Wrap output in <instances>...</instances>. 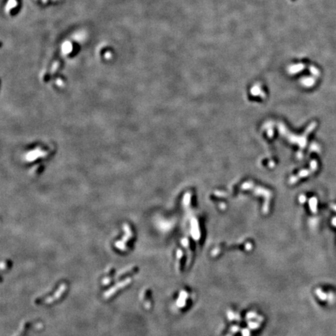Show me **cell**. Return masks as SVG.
Returning <instances> with one entry per match:
<instances>
[{
	"label": "cell",
	"mask_w": 336,
	"mask_h": 336,
	"mask_svg": "<svg viewBox=\"0 0 336 336\" xmlns=\"http://www.w3.org/2000/svg\"><path fill=\"white\" fill-rule=\"evenodd\" d=\"M138 271V267H129L125 268L123 270H121L119 273L118 277L119 278H123V277H128V275H132V274L136 273Z\"/></svg>",
	"instance_id": "obj_5"
},
{
	"label": "cell",
	"mask_w": 336,
	"mask_h": 336,
	"mask_svg": "<svg viewBox=\"0 0 336 336\" xmlns=\"http://www.w3.org/2000/svg\"><path fill=\"white\" fill-rule=\"evenodd\" d=\"M140 301L143 303V306H144L145 309H149L151 307V302H150V292L148 289H144L141 292L139 295Z\"/></svg>",
	"instance_id": "obj_3"
},
{
	"label": "cell",
	"mask_w": 336,
	"mask_h": 336,
	"mask_svg": "<svg viewBox=\"0 0 336 336\" xmlns=\"http://www.w3.org/2000/svg\"><path fill=\"white\" fill-rule=\"evenodd\" d=\"M67 289H68V286H67V285L65 284V283H62V284H61L60 286H59V287H58V289H57V291L55 292V295L52 297V298L46 299L45 303H52L55 302V301H58L59 299L62 298V297H63V295L65 293Z\"/></svg>",
	"instance_id": "obj_2"
},
{
	"label": "cell",
	"mask_w": 336,
	"mask_h": 336,
	"mask_svg": "<svg viewBox=\"0 0 336 336\" xmlns=\"http://www.w3.org/2000/svg\"><path fill=\"white\" fill-rule=\"evenodd\" d=\"M131 282H132V279L130 280V279L129 278H127L124 280H121V282L117 283L115 286H114L113 287L109 289L107 292H105L104 297H105V298H110V297H111L112 296H114V295L116 294L118 290L119 291L121 290V289H122L125 288L127 286H129V285L130 284Z\"/></svg>",
	"instance_id": "obj_1"
},
{
	"label": "cell",
	"mask_w": 336,
	"mask_h": 336,
	"mask_svg": "<svg viewBox=\"0 0 336 336\" xmlns=\"http://www.w3.org/2000/svg\"><path fill=\"white\" fill-rule=\"evenodd\" d=\"M114 268H109L107 272H106L105 275L102 279V284L104 286H108L113 281L114 279Z\"/></svg>",
	"instance_id": "obj_4"
}]
</instances>
